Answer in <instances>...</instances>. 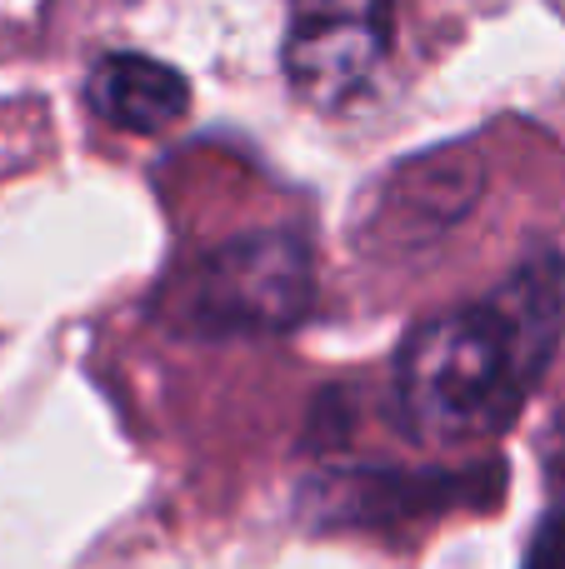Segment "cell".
<instances>
[{"mask_svg": "<svg viewBox=\"0 0 565 569\" xmlns=\"http://www.w3.org/2000/svg\"><path fill=\"white\" fill-rule=\"evenodd\" d=\"M565 325V266L541 246L480 305L416 325L396 355L400 420L416 440L500 435L541 385Z\"/></svg>", "mask_w": 565, "mask_h": 569, "instance_id": "6da1fadb", "label": "cell"}, {"mask_svg": "<svg viewBox=\"0 0 565 569\" xmlns=\"http://www.w3.org/2000/svg\"><path fill=\"white\" fill-rule=\"evenodd\" d=\"M316 300L310 250L300 236L260 230L206 250L190 270H180L160 310L176 330L200 340L236 335H280L300 325Z\"/></svg>", "mask_w": 565, "mask_h": 569, "instance_id": "7a4b0ae2", "label": "cell"}, {"mask_svg": "<svg viewBox=\"0 0 565 569\" xmlns=\"http://www.w3.org/2000/svg\"><path fill=\"white\" fill-rule=\"evenodd\" d=\"M396 0H296L280 66L306 106L340 110L376 80L390 50Z\"/></svg>", "mask_w": 565, "mask_h": 569, "instance_id": "3957f363", "label": "cell"}, {"mask_svg": "<svg viewBox=\"0 0 565 569\" xmlns=\"http://www.w3.org/2000/svg\"><path fill=\"white\" fill-rule=\"evenodd\" d=\"M486 495L480 470L466 475H396V470H360L346 480L316 485V515L326 525H396L420 520V515H446L456 505H476Z\"/></svg>", "mask_w": 565, "mask_h": 569, "instance_id": "277c9868", "label": "cell"}, {"mask_svg": "<svg viewBox=\"0 0 565 569\" xmlns=\"http://www.w3.org/2000/svg\"><path fill=\"white\" fill-rule=\"evenodd\" d=\"M86 100L106 126L126 136H156L190 110V86L176 66L140 50H110L90 66Z\"/></svg>", "mask_w": 565, "mask_h": 569, "instance_id": "5b68a950", "label": "cell"}, {"mask_svg": "<svg viewBox=\"0 0 565 569\" xmlns=\"http://www.w3.org/2000/svg\"><path fill=\"white\" fill-rule=\"evenodd\" d=\"M480 196V166L466 156V150H426L410 166L390 170L386 190H380L376 216L386 220L390 230H446L476 206Z\"/></svg>", "mask_w": 565, "mask_h": 569, "instance_id": "8992f818", "label": "cell"}, {"mask_svg": "<svg viewBox=\"0 0 565 569\" xmlns=\"http://www.w3.org/2000/svg\"><path fill=\"white\" fill-rule=\"evenodd\" d=\"M526 569H565V510L546 515L531 535V550H526Z\"/></svg>", "mask_w": 565, "mask_h": 569, "instance_id": "52a82bcc", "label": "cell"}]
</instances>
